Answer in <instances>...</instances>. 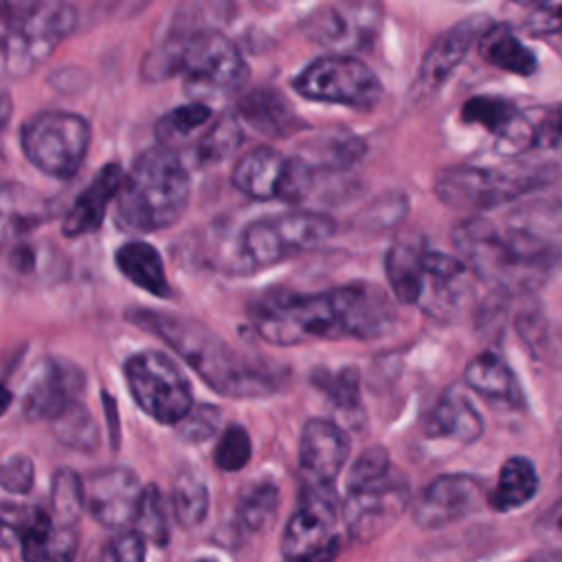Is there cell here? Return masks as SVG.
Wrapping results in <instances>:
<instances>
[{"mask_svg": "<svg viewBox=\"0 0 562 562\" xmlns=\"http://www.w3.org/2000/svg\"><path fill=\"white\" fill-rule=\"evenodd\" d=\"M101 562H145V538L134 529L114 536L105 544Z\"/></svg>", "mask_w": 562, "mask_h": 562, "instance_id": "obj_47", "label": "cell"}, {"mask_svg": "<svg viewBox=\"0 0 562 562\" xmlns=\"http://www.w3.org/2000/svg\"><path fill=\"white\" fill-rule=\"evenodd\" d=\"M279 509V490L274 483L259 481L241 492L237 518L248 531H263L274 522Z\"/></svg>", "mask_w": 562, "mask_h": 562, "instance_id": "obj_35", "label": "cell"}, {"mask_svg": "<svg viewBox=\"0 0 562 562\" xmlns=\"http://www.w3.org/2000/svg\"><path fill=\"white\" fill-rule=\"evenodd\" d=\"M165 75L180 72L193 97H222L239 90L248 79V64L239 48L220 31H195L171 53H160Z\"/></svg>", "mask_w": 562, "mask_h": 562, "instance_id": "obj_6", "label": "cell"}, {"mask_svg": "<svg viewBox=\"0 0 562 562\" xmlns=\"http://www.w3.org/2000/svg\"><path fill=\"white\" fill-rule=\"evenodd\" d=\"M527 112L531 119V149H544L562 158V103Z\"/></svg>", "mask_w": 562, "mask_h": 562, "instance_id": "obj_40", "label": "cell"}, {"mask_svg": "<svg viewBox=\"0 0 562 562\" xmlns=\"http://www.w3.org/2000/svg\"><path fill=\"white\" fill-rule=\"evenodd\" d=\"M424 239L417 235L397 237L384 255V274L391 292L404 305H415L424 292Z\"/></svg>", "mask_w": 562, "mask_h": 562, "instance_id": "obj_24", "label": "cell"}, {"mask_svg": "<svg viewBox=\"0 0 562 562\" xmlns=\"http://www.w3.org/2000/svg\"><path fill=\"white\" fill-rule=\"evenodd\" d=\"M349 457L347 432L323 417L303 424L299 437L301 485H334Z\"/></svg>", "mask_w": 562, "mask_h": 562, "instance_id": "obj_17", "label": "cell"}, {"mask_svg": "<svg viewBox=\"0 0 562 562\" xmlns=\"http://www.w3.org/2000/svg\"><path fill=\"white\" fill-rule=\"evenodd\" d=\"M544 182L547 178L542 173L452 165L437 171L435 195L457 211H490L540 189Z\"/></svg>", "mask_w": 562, "mask_h": 562, "instance_id": "obj_10", "label": "cell"}, {"mask_svg": "<svg viewBox=\"0 0 562 562\" xmlns=\"http://www.w3.org/2000/svg\"><path fill=\"white\" fill-rule=\"evenodd\" d=\"M123 180L125 173L121 165H103L66 211L61 220V233L66 237H81L86 233H94L101 226L110 202H116Z\"/></svg>", "mask_w": 562, "mask_h": 562, "instance_id": "obj_21", "label": "cell"}, {"mask_svg": "<svg viewBox=\"0 0 562 562\" xmlns=\"http://www.w3.org/2000/svg\"><path fill=\"white\" fill-rule=\"evenodd\" d=\"M470 294L468 263L448 252L428 248L424 255V292L417 305L435 318H448L463 307Z\"/></svg>", "mask_w": 562, "mask_h": 562, "instance_id": "obj_20", "label": "cell"}, {"mask_svg": "<svg viewBox=\"0 0 562 562\" xmlns=\"http://www.w3.org/2000/svg\"><path fill=\"white\" fill-rule=\"evenodd\" d=\"M391 474V459L382 446L367 448L351 465L347 490H358L371 483H378Z\"/></svg>", "mask_w": 562, "mask_h": 562, "instance_id": "obj_43", "label": "cell"}, {"mask_svg": "<svg viewBox=\"0 0 562 562\" xmlns=\"http://www.w3.org/2000/svg\"><path fill=\"white\" fill-rule=\"evenodd\" d=\"M237 116L244 123H248L255 132L268 138L292 136L299 130L307 127L303 119L294 112L290 101L277 88L270 86L248 90L237 101Z\"/></svg>", "mask_w": 562, "mask_h": 562, "instance_id": "obj_23", "label": "cell"}, {"mask_svg": "<svg viewBox=\"0 0 562 562\" xmlns=\"http://www.w3.org/2000/svg\"><path fill=\"white\" fill-rule=\"evenodd\" d=\"M476 46L487 64L505 72L529 77L538 68V57L533 50L507 24H492Z\"/></svg>", "mask_w": 562, "mask_h": 562, "instance_id": "obj_28", "label": "cell"}, {"mask_svg": "<svg viewBox=\"0 0 562 562\" xmlns=\"http://www.w3.org/2000/svg\"><path fill=\"white\" fill-rule=\"evenodd\" d=\"M114 263H116L119 272L136 288L145 290L158 299H169L173 294L171 285L167 281V274H165L162 259L151 244L140 241V239L121 244L114 252Z\"/></svg>", "mask_w": 562, "mask_h": 562, "instance_id": "obj_26", "label": "cell"}, {"mask_svg": "<svg viewBox=\"0 0 562 562\" xmlns=\"http://www.w3.org/2000/svg\"><path fill=\"white\" fill-rule=\"evenodd\" d=\"M285 171L288 156L274 147L259 145L237 158L231 171V182L252 200H281Z\"/></svg>", "mask_w": 562, "mask_h": 562, "instance_id": "obj_22", "label": "cell"}, {"mask_svg": "<svg viewBox=\"0 0 562 562\" xmlns=\"http://www.w3.org/2000/svg\"><path fill=\"white\" fill-rule=\"evenodd\" d=\"M213 119V110L204 101H191L162 114L156 123V134L162 145L176 138H187Z\"/></svg>", "mask_w": 562, "mask_h": 562, "instance_id": "obj_38", "label": "cell"}, {"mask_svg": "<svg viewBox=\"0 0 562 562\" xmlns=\"http://www.w3.org/2000/svg\"><path fill=\"white\" fill-rule=\"evenodd\" d=\"M310 380L336 408L349 415L360 411V373L353 364L340 367L336 371L318 367L312 371Z\"/></svg>", "mask_w": 562, "mask_h": 562, "instance_id": "obj_33", "label": "cell"}, {"mask_svg": "<svg viewBox=\"0 0 562 562\" xmlns=\"http://www.w3.org/2000/svg\"><path fill=\"white\" fill-rule=\"evenodd\" d=\"M198 562H213V560H206V558H204V560H198Z\"/></svg>", "mask_w": 562, "mask_h": 562, "instance_id": "obj_52", "label": "cell"}, {"mask_svg": "<svg viewBox=\"0 0 562 562\" xmlns=\"http://www.w3.org/2000/svg\"><path fill=\"white\" fill-rule=\"evenodd\" d=\"M171 507L178 525L195 527L209 512V490L195 472H180L171 487Z\"/></svg>", "mask_w": 562, "mask_h": 562, "instance_id": "obj_34", "label": "cell"}, {"mask_svg": "<svg viewBox=\"0 0 562 562\" xmlns=\"http://www.w3.org/2000/svg\"><path fill=\"white\" fill-rule=\"evenodd\" d=\"M292 86L303 99L362 112L373 110L384 94L378 75L356 55H321L294 77Z\"/></svg>", "mask_w": 562, "mask_h": 562, "instance_id": "obj_11", "label": "cell"}, {"mask_svg": "<svg viewBox=\"0 0 562 562\" xmlns=\"http://www.w3.org/2000/svg\"><path fill=\"white\" fill-rule=\"evenodd\" d=\"M123 375L136 406L158 424L178 426L195 406L187 375L162 351L130 356Z\"/></svg>", "mask_w": 562, "mask_h": 562, "instance_id": "obj_9", "label": "cell"}, {"mask_svg": "<svg viewBox=\"0 0 562 562\" xmlns=\"http://www.w3.org/2000/svg\"><path fill=\"white\" fill-rule=\"evenodd\" d=\"M525 31L533 37L562 33V2L533 4L525 18Z\"/></svg>", "mask_w": 562, "mask_h": 562, "instance_id": "obj_46", "label": "cell"}, {"mask_svg": "<svg viewBox=\"0 0 562 562\" xmlns=\"http://www.w3.org/2000/svg\"><path fill=\"white\" fill-rule=\"evenodd\" d=\"M86 509L83 503V479L77 476L70 468H59L50 481V516L55 525L75 527L79 516Z\"/></svg>", "mask_w": 562, "mask_h": 562, "instance_id": "obj_32", "label": "cell"}, {"mask_svg": "<svg viewBox=\"0 0 562 562\" xmlns=\"http://www.w3.org/2000/svg\"><path fill=\"white\" fill-rule=\"evenodd\" d=\"M250 452H252V446H250L248 430L239 424H231L224 428L215 446L213 459L220 470L239 472L250 461Z\"/></svg>", "mask_w": 562, "mask_h": 562, "instance_id": "obj_41", "label": "cell"}, {"mask_svg": "<svg viewBox=\"0 0 562 562\" xmlns=\"http://www.w3.org/2000/svg\"><path fill=\"white\" fill-rule=\"evenodd\" d=\"M538 492V472L527 457H509L498 472V481L490 494V505L496 512L522 507Z\"/></svg>", "mask_w": 562, "mask_h": 562, "instance_id": "obj_29", "label": "cell"}, {"mask_svg": "<svg viewBox=\"0 0 562 562\" xmlns=\"http://www.w3.org/2000/svg\"><path fill=\"white\" fill-rule=\"evenodd\" d=\"M77 540H79V536H77L75 527L55 525L53 542L40 562H72L75 551H77Z\"/></svg>", "mask_w": 562, "mask_h": 562, "instance_id": "obj_48", "label": "cell"}, {"mask_svg": "<svg viewBox=\"0 0 562 562\" xmlns=\"http://www.w3.org/2000/svg\"><path fill=\"white\" fill-rule=\"evenodd\" d=\"M103 408L110 415V428H112V443L116 448V439H119V428H116V411H114V400L110 395L103 393Z\"/></svg>", "mask_w": 562, "mask_h": 562, "instance_id": "obj_50", "label": "cell"}, {"mask_svg": "<svg viewBox=\"0 0 562 562\" xmlns=\"http://www.w3.org/2000/svg\"><path fill=\"white\" fill-rule=\"evenodd\" d=\"M77 26V9L59 0L2 2L0 48L2 70L18 79L42 66L59 42Z\"/></svg>", "mask_w": 562, "mask_h": 562, "instance_id": "obj_5", "label": "cell"}, {"mask_svg": "<svg viewBox=\"0 0 562 562\" xmlns=\"http://www.w3.org/2000/svg\"><path fill=\"white\" fill-rule=\"evenodd\" d=\"M134 531H138L145 540L154 544H167L169 540V525H167V512H165V501L162 494L156 485H147L138 516L134 520Z\"/></svg>", "mask_w": 562, "mask_h": 562, "instance_id": "obj_39", "label": "cell"}, {"mask_svg": "<svg viewBox=\"0 0 562 562\" xmlns=\"http://www.w3.org/2000/svg\"><path fill=\"white\" fill-rule=\"evenodd\" d=\"M463 380L472 391L490 402L507 406H516L520 402L518 380L512 367L496 351H481L474 356L465 364Z\"/></svg>", "mask_w": 562, "mask_h": 562, "instance_id": "obj_27", "label": "cell"}, {"mask_svg": "<svg viewBox=\"0 0 562 562\" xmlns=\"http://www.w3.org/2000/svg\"><path fill=\"white\" fill-rule=\"evenodd\" d=\"M244 143V130L237 114H220L200 136L195 154L202 165H217L231 158Z\"/></svg>", "mask_w": 562, "mask_h": 562, "instance_id": "obj_31", "label": "cell"}, {"mask_svg": "<svg viewBox=\"0 0 562 562\" xmlns=\"http://www.w3.org/2000/svg\"><path fill=\"white\" fill-rule=\"evenodd\" d=\"M250 318L266 342L290 347L310 340L384 336L395 310L378 285L353 281L323 292L274 290L252 305Z\"/></svg>", "mask_w": 562, "mask_h": 562, "instance_id": "obj_1", "label": "cell"}, {"mask_svg": "<svg viewBox=\"0 0 562 562\" xmlns=\"http://www.w3.org/2000/svg\"><path fill=\"white\" fill-rule=\"evenodd\" d=\"M382 7L378 2H331L305 15L301 29L305 37L331 55H353L378 37Z\"/></svg>", "mask_w": 562, "mask_h": 562, "instance_id": "obj_13", "label": "cell"}, {"mask_svg": "<svg viewBox=\"0 0 562 562\" xmlns=\"http://www.w3.org/2000/svg\"><path fill=\"white\" fill-rule=\"evenodd\" d=\"M26 193L22 187H15V191H11V184L4 187L2 191V213H4V235L9 233H18V231H26L29 226L37 224L44 215V209L40 206L37 200L26 202Z\"/></svg>", "mask_w": 562, "mask_h": 562, "instance_id": "obj_42", "label": "cell"}, {"mask_svg": "<svg viewBox=\"0 0 562 562\" xmlns=\"http://www.w3.org/2000/svg\"><path fill=\"white\" fill-rule=\"evenodd\" d=\"M334 522L336 487L301 485L299 507L290 516L281 538L283 562H331L340 549Z\"/></svg>", "mask_w": 562, "mask_h": 562, "instance_id": "obj_12", "label": "cell"}, {"mask_svg": "<svg viewBox=\"0 0 562 562\" xmlns=\"http://www.w3.org/2000/svg\"><path fill=\"white\" fill-rule=\"evenodd\" d=\"M481 483L470 474H441L430 481L413 505V518L424 529L450 525L481 503Z\"/></svg>", "mask_w": 562, "mask_h": 562, "instance_id": "obj_18", "label": "cell"}, {"mask_svg": "<svg viewBox=\"0 0 562 562\" xmlns=\"http://www.w3.org/2000/svg\"><path fill=\"white\" fill-rule=\"evenodd\" d=\"M334 233L336 222L327 213L290 211L250 222L239 235V252L255 268H266L321 246Z\"/></svg>", "mask_w": 562, "mask_h": 562, "instance_id": "obj_8", "label": "cell"}, {"mask_svg": "<svg viewBox=\"0 0 562 562\" xmlns=\"http://www.w3.org/2000/svg\"><path fill=\"white\" fill-rule=\"evenodd\" d=\"M406 503L408 485L393 474L378 483L347 490V498L342 503V518L349 536L360 542L378 538L402 516Z\"/></svg>", "mask_w": 562, "mask_h": 562, "instance_id": "obj_14", "label": "cell"}, {"mask_svg": "<svg viewBox=\"0 0 562 562\" xmlns=\"http://www.w3.org/2000/svg\"><path fill=\"white\" fill-rule=\"evenodd\" d=\"M220 422H222V411L213 404H206V402H200L195 404L189 415L176 426L178 435L189 441V443H202L206 439H211L217 428H220Z\"/></svg>", "mask_w": 562, "mask_h": 562, "instance_id": "obj_44", "label": "cell"}, {"mask_svg": "<svg viewBox=\"0 0 562 562\" xmlns=\"http://www.w3.org/2000/svg\"><path fill=\"white\" fill-rule=\"evenodd\" d=\"M538 529H540L544 536L562 538V496L544 512V516H542L540 522H538Z\"/></svg>", "mask_w": 562, "mask_h": 562, "instance_id": "obj_49", "label": "cell"}, {"mask_svg": "<svg viewBox=\"0 0 562 562\" xmlns=\"http://www.w3.org/2000/svg\"><path fill=\"white\" fill-rule=\"evenodd\" d=\"M145 487L134 470L114 465L94 470L83 479L86 512L108 529H123L134 525Z\"/></svg>", "mask_w": 562, "mask_h": 562, "instance_id": "obj_16", "label": "cell"}, {"mask_svg": "<svg viewBox=\"0 0 562 562\" xmlns=\"http://www.w3.org/2000/svg\"><path fill=\"white\" fill-rule=\"evenodd\" d=\"M367 151V145L360 136L351 134V132H340L334 130L327 136H321L314 145V158L316 160H307L314 169L325 167V169H349L351 165H356Z\"/></svg>", "mask_w": 562, "mask_h": 562, "instance_id": "obj_36", "label": "cell"}, {"mask_svg": "<svg viewBox=\"0 0 562 562\" xmlns=\"http://www.w3.org/2000/svg\"><path fill=\"white\" fill-rule=\"evenodd\" d=\"M83 371L64 358H42L33 369L22 397V411L35 422H55L70 406L79 402L83 393Z\"/></svg>", "mask_w": 562, "mask_h": 562, "instance_id": "obj_15", "label": "cell"}, {"mask_svg": "<svg viewBox=\"0 0 562 562\" xmlns=\"http://www.w3.org/2000/svg\"><path fill=\"white\" fill-rule=\"evenodd\" d=\"M426 435L474 443L483 435V417L459 386H450L435 404L426 424Z\"/></svg>", "mask_w": 562, "mask_h": 562, "instance_id": "obj_25", "label": "cell"}, {"mask_svg": "<svg viewBox=\"0 0 562 562\" xmlns=\"http://www.w3.org/2000/svg\"><path fill=\"white\" fill-rule=\"evenodd\" d=\"M35 479V468L33 461L24 454H11L0 470V483L4 492L11 494H29L33 487Z\"/></svg>", "mask_w": 562, "mask_h": 562, "instance_id": "obj_45", "label": "cell"}, {"mask_svg": "<svg viewBox=\"0 0 562 562\" xmlns=\"http://www.w3.org/2000/svg\"><path fill=\"white\" fill-rule=\"evenodd\" d=\"M492 26L487 15H468L461 22L446 29L426 50L419 72H417V90L422 94H430L443 86V81L452 75V70L465 59L470 48L479 44L483 33Z\"/></svg>", "mask_w": 562, "mask_h": 562, "instance_id": "obj_19", "label": "cell"}, {"mask_svg": "<svg viewBox=\"0 0 562 562\" xmlns=\"http://www.w3.org/2000/svg\"><path fill=\"white\" fill-rule=\"evenodd\" d=\"M452 241L468 268L503 292L540 288L558 263L555 246L533 228H498L481 215L454 224Z\"/></svg>", "mask_w": 562, "mask_h": 562, "instance_id": "obj_3", "label": "cell"}, {"mask_svg": "<svg viewBox=\"0 0 562 562\" xmlns=\"http://www.w3.org/2000/svg\"><path fill=\"white\" fill-rule=\"evenodd\" d=\"M20 145L31 165L50 178H72L90 147V123L75 112L42 110L20 127Z\"/></svg>", "mask_w": 562, "mask_h": 562, "instance_id": "obj_7", "label": "cell"}, {"mask_svg": "<svg viewBox=\"0 0 562 562\" xmlns=\"http://www.w3.org/2000/svg\"><path fill=\"white\" fill-rule=\"evenodd\" d=\"M191 195V180L180 156L162 143L143 149L114 202V224L125 233H156L176 224Z\"/></svg>", "mask_w": 562, "mask_h": 562, "instance_id": "obj_4", "label": "cell"}, {"mask_svg": "<svg viewBox=\"0 0 562 562\" xmlns=\"http://www.w3.org/2000/svg\"><path fill=\"white\" fill-rule=\"evenodd\" d=\"M125 318L167 342L215 393L224 397H268L281 389V373L274 371V367L237 351L200 321L145 307L130 310Z\"/></svg>", "mask_w": 562, "mask_h": 562, "instance_id": "obj_2", "label": "cell"}, {"mask_svg": "<svg viewBox=\"0 0 562 562\" xmlns=\"http://www.w3.org/2000/svg\"><path fill=\"white\" fill-rule=\"evenodd\" d=\"M53 432L59 443L75 450H94L99 446V428L90 411L77 402L59 419L53 422Z\"/></svg>", "mask_w": 562, "mask_h": 562, "instance_id": "obj_37", "label": "cell"}, {"mask_svg": "<svg viewBox=\"0 0 562 562\" xmlns=\"http://www.w3.org/2000/svg\"><path fill=\"white\" fill-rule=\"evenodd\" d=\"M520 114L522 112L514 105V101L498 94L470 97L461 108V119L465 123L487 130L496 136V140L503 138L518 123Z\"/></svg>", "mask_w": 562, "mask_h": 562, "instance_id": "obj_30", "label": "cell"}, {"mask_svg": "<svg viewBox=\"0 0 562 562\" xmlns=\"http://www.w3.org/2000/svg\"><path fill=\"white\" fill-rule=\"evenodd\" d=\"M525 562H562V553H555V551H542V553H536L531 555L529 560Z\"/></svg>", "mask_w": 562, "mask_h": 562, "instance_id": "obj_51", "label": "cell"}]
</instances>
